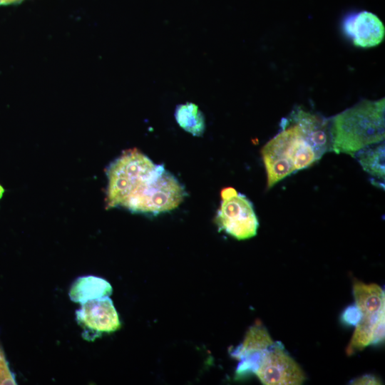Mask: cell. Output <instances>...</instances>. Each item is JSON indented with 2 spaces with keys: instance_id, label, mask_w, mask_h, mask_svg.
I'll list each match as a JSON object with an SVG mask.
<instances>
[{
  "instance_id": "9c48e42d",
  "label": "cell",
  "mask_w": 385,
  "mask_h": 385,
  "mask_svg": "<svg viewBox=\"0 0 385 385\" xmlns=\"http://www.w3.org/2000/svg\"><path fill=\"white\" fill-rule=\"evenodd\" d=\"M112 290L106 279L89 275L79 277L73 283L69 297L73 302L82 304L92 299L109 297Z\"/></svg>"
},
{
  "instance_id": "3957f363",
  "label": "cell",
  "mask_w": 385,
  "mask_h": 385,
  "mask_svg": "<svg viewBox=\"0 0 385 385\" xmlns=\"http://www.w3.org/2000/svg\"><path fill=\"white\" fill-rule=\"evenodd\" d=\"M232 355L240 360L237 374H254L265 385H299L306 375L280 342L264 327H252Z\"/></svg>"
},
{
  "instance_id": "ba28073f",
  "label": "cell",
  "mask_w": 385,
  "mask_h": 385,
  "mask_svg": "<svg viewBox=\"0 0 385 385\" xmlns=\"http://www.w3.org/2000/svg\"><path fill=\"white\" fill-rule=\"evenodd\" d=\"M343 29L353 43L361 48L378 46L385 35V28L381 19L366 11L349 16L344 21Z\"/></svg>"
},
{
  "instance_id": "7c38bea8",
  "label": "cell",
  "mask_w": 385,
  "mask_h": 385,
  "mask_svg": "<svg viewBox=\"0 0 385 385\" xmlns=\"http://www.w3.org/2000/svg\"><path fill=\"white\" fill-rule=\"evenodd\" d=\"M14 375L9 369L8 363L0 350V384H16Z\"/></svg>"
},
{
  "instance_id": "9a60e30c",
  "label": "cell",
  "mask_w": 385,
  "mask_h": 385,
  "mask_svg": "<svg viewBox=\"0 0 385 385\" xmlns=\"http://www.w3.org/2000/svg\"><path fill=\"white\" fill-rule=\"evenodd\" d=\"M23 0H0V5H9L20 3Z\"/></svg>"
},
{
  "instance_id": "277c9868",
  "label": "cell",
  "mask_w": 385,
  "mask_h": 385,
  "mask_svg": "<svg viewBox=\"0 0 385 385\" xmlns=\"http://www.w3.org/2000/svg\"><path fill=\"white\" fill-rule=\"evenodd\" d=\"M332 151L352 157L385 138V101L364 100L330 119Z\"/></svg>"
},
{
  "instance_id": "5b68a950",
  "label": "cell",
  "mask_w": 385,
  "mask_h": 385,
  "mask_svg": "<svg viewBox=\"0 0 385 385\" xmlns=\"http://www.w3.org/2000/svg\"><path fill=\"white\" fill-rule=\"evenodd\" d=\"M353 294L360 319L346 348L348 355L384 339L385 294L383 289L376 284L355 280Z\"/></svg>"
},
{
  "instance_id": "5bb4252c",
  "label": "cell",
  "mask_w": 385,
  "mask_h": 385,
  "mask_svg": "<svg viewBox=\"0 0 385 385\" xmlns=\"http://www.w3.org/2000/svg\"><path fill=\"white\" fill-rule=\"evenodd\" d=\"M353 384H381L380 380L373 375H365L360 378H357L352 382Z\"/></svg>"
},
{
  "instance_id": "2e32d148",
  "label": "cell",
  "mask_w": 385,
  "mask_h": 385,
  "mask_svg": "<svg viewBox=\"0 0 385 385\" xmlns=\"http://www.w3.org/2000/svg\"><path fill=\"white\" fill-rule=\"evenodd\" d=\"M4 188H3V186L0 184V200L1 198L2 197L4 193Z\"/></svg>"
},
{
  "instance_id": "6da1fadb",
  "label": "cell",
  "mask_w": 385,
  "mask_h": 385,
  "mask_svg": "<svg viewBox=\"0 0 385 385\" xmlns=\"http://www.w3.org/2000/svg\"><path fill=\"white\" fill-rule=\"evenodd\" d=\"M106 174V209L157 215L177 208L187 196L174 175L137 148L123 151L107 166Z\"/></svg>"
},
{
  "instance_id": "4fadbf2b",
  "label": "cell",
  "mask_w": 385,
  "mask_h": 385,
  "mask_svg": "<svg viewBox=\"0 0 385 385\" xmlns=\"http://www.w3.org/2000/svg\"><path fill=\"white\" fill-rule=\"evenodd\" d=\"M342 318L346 324L356 326L360 319V312L356 306L354 304L344 310Z\"/></svg>"
},
{
  "instance_id": "7a4b0ae2",
  "label": "cell",
  "mask_w": 385,
  "mask_h": 385,
  "mask_svg": "<svg viewBox=\"0 0 385 385\" xmlns=\"http://www.w3.org/2000/svg\"><path fill=\"white\" fill-rule=\"evenodd\" d=\"M280 128L261 150L268 188L332 151L329 119L295 107Z\"/></svg>"
},
{
  "instance_id": "30bf717a",
  "label": "cell",
  "mask_w": 385,
  "mask_h": 385,
  "mask_svg": "<svg viewBox=\"0 0 385 385\" xmlns=\"http://www.w3.org/2000/svg\"><path fill=\"white\" fill-rule=\"evenodd\" d=\"M358 160L362 169L371 175V180H376L374 185L376 187H384L382 181L385 178V145L382 141L365 147L354 155Z\"/></svg>"
},
{
  "instance_id": "52a82bcc",
  "label": "cell",
  "mask_w": 385,
  "mask_h": 385,
  "mask_svg": "<svg viewBox=\"0 0 385 385\" xmlns=\"http://www.w3.org/2000/svg\"><path fill=\"white\" fill-rule=\"evenodd\" d=\"M76 320L83 328L84 339L92 341L102 333H111L120 327L118 314L109 297L88 301L76 311Z\"/></svg>"
},
{
  "instance_id": "8fae6325",
  "label": "cell",
  "mask_w": 385,
  "mask_h": 385,
  "mask_svg": "<svg viewBox=\"0 0 385 385\" xmlns=\"http://www.w3.org/2000/svg\"><path fill=\"white\" fill-rule=\"evenodd\" d=\"M175 117L178 124L194 136H201L205 130V118L198 106L190 102L176 107Z\"/></svg>"
},
{
  "instance_id": "8992f818",
  "label": "cell",
  "mask_w": 385,
  "mask_h": 385,
  "mask_svg": "<svg viewBox=\"0 0 385 385\" xmlns=\"http://www.w3.org/2000/svg\"><path fill=\"white\" fill-rule=\"evenodd\" d=\"M222 201L215 222L220 231H224L238 240L257 235L259 221L251 201L233 188H223Z\"/></svg>"
}]
</instances>
